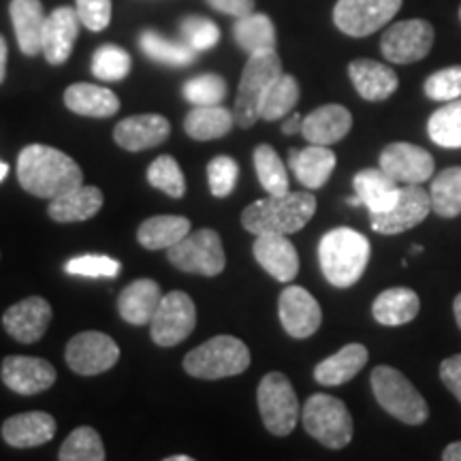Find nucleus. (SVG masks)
I'll return each instance as SVG.
<instances>
[{
  "mask_svg": "<svg viewBox=\"0 0 461 461\" xmlns=\"http://www.w3.org/2000/svg\"><path fill=\"white\" fill-rule=\"evenodd\" d=\"M17 180L26 193L41 199H54L82 186L84 171L60 149L31 143L17 157Z\"/></svg>",
  "mask_w": 461,
  "mask_h": 461,
  "instance_id": "1",
  "label": "nucleus"
},
{
  "mask_svg": "<svg viewBox=\"0 0 461 461\" xmlns=\"http://www.w3.org/2000/svg\"><path fill=\"white\" fill-rule=\"evenodd\" d=\"M314 212L316 197L310 193L269 194V197L255 201L241 212V224L255 235H291L312 221Z\"/></svg>",
  "mask_w": 461,
  "mask_h": 461,
  "instance_id": "2",
  "label": "nucleus"
},
{
  "mask_svg": "<svg viewBox=\"0 0 461 461\" xmlns=\"http://www.w3.org/2000/svg\"><path fill=\"white\" fill-rule=\"evenodd\" d=\"M370 252V241L359 230L348 227L327 230L319 244V261L327 282L338 288L353 286L366 272Z\"/></svg>",
  "mask_w": 461,
  "mask_h": 461,
  "instance_id": "3",
  "label": "nucleus"
},
{
  "mask_svg": "<svg viewBox=\"0 0 461 461\" xmlns=\"http://www.w3.org/2000/svg\"><path fill=\"white\" fill-rule=\"evenodd\" d=\"M250 361V350L240 338L216 336L190 350L184 359V370L193 378L221 380L244 374Z\"/></svg>",
  "mask_w": 461,
  "mask_h": 461,
  "instance_id": "4",
  "label": "nucleus"
},
{
  "mask_svg": "<svg viewBox=\"0 0 461 461\" xmlns=\"http://www.w3.org/2000/svg\"><path fill=\"white\" fill-rule=\"evenodd\" d=\"M372 391L380 406L391 417L408 425H420L429 417L425 397L400 370L391 366H378L372 372Z\"/></svg>",
  "mask_w": 461,
  "mask_h": 461,
  "instance_id": "5",
  "label": "nucleus"
},
{
  "mask_svg": "<svg viewBox=\"0 0 461 461\" xmlns=\"http://www.w3.org/2000/svg\"><path fill=\"white\" fill-rule=\"evenodd\" d=\"M278 75H282V60L274 51H258V54L248 56V62L241 71V79L238 86V99H235L233 118L240 129H252L258 115V105L265 90L274 82Z\"/></svg>",
  "mask_w": 461,
  "mask_h": 461,
  "instance_id": "6",
  "label": "nucleus"
},
{
  "mask_svg": "<svg viewBox=\"0 0 461 461\" xmlns=\"http://www.w3.org/2000/svg\"><path fill=\"white\" fill-rule=\"evenodd\" d=\"M303 428L314 440L327 448H344L353 440V417L342 400L316 393L305 402L302 412Z\"/></svg>",
  "mask_w": 461,
  "mask_h": 461,
  "instance_id": "7",
  "label": "nucleus"
},
{
  "mask_svg": "<svg viewBox=\"0 0 461 461\" xmlns=\"http://www.w3.org/2000/svg\"><path fill=\"white\" fill-rule=\"evenodd\" d=\"M167 258L180 272L216 278L227 267L222 240L216 230L199 229L167 250Z\"/></svg>",
  "mask_w": 461,
  "mask_h": 461,
  "instance_id": "8",
  "label": "nucleus"
},
{
  "mask_svg": "<svg viewBox=\"0 0 461 461\" xmlns=\"http://www.w3.org/2000/svg\"><path fill=\"white\" fill-rule=\"evenodd\" d=\"M258 412L269 434L288 436L299 420V400L291 380L280 372L263 376L257 391Z\"/></svg>",
  "mask_w": 461,
  "mask_h": 461,
  "instance_id": "9",
  "label": "nucleus"
},
{
  "mask_svg": "<svg viewBox=\"0 0 461 461\" xmlns=\"http://www.w3.org/2000/svg\"><path fill=\"white\" fill-rule=\"evenodd\" d=\"M197 327V308L188 293L171 291L160 299L157 312L149 321V336L154 344L171 348L188 339Z\"/></svg>",
  "mask_w": 461,
  "mask_h": 461,
  "instance_id": "10",
  "label": "nucleus"
},
{
  "mask_svg": "<svg viewBox=\"0 0 461 461\" xmlns=\"http://www.w3.org/2000/svg\"><path fill=\"white\" fill-rule=\"evenodd\" d=\"M402 0H338L333 22L348 37H370L393 20Z\"/></svg>",
  "mask_w": 461,
  "mask_h": 461,
  "instance_id": "11",
  "label": "nucleus"
},
{
  "mask_svg": "<svg viewBox=\"0 0 461 461\" xmlns=\"http://www.w3.org/2000/svg\"><path fill=\"white\" fill-rule=\"evenodd\" d=\"M434 26L425 20L397 22L380 39V51L389 62L411 65L423 60L434 45Z\"/></svg>",
  "mask_w": 461,
  "mask_h": 461,
  "instance_id": "12",
  "label": "nucleus"
},
{
  "mask_svg": "<svg viewBox=\"0 0 461 461\" xmlns=\"http://www.w3.org/2000/svg\"><path fill=\"white\" fill-rule=\"evenodd\" d=\"M67 363L79 376H96L118 363L120 346L101 331H84L68 339Z\"/></svg>",
  "mask_w": 461,
  "mask_h": 461,
  "instance_id": "13",
  "label": "nucleus"
},
{
  "mask_svg": "<svg viewBox=\"0 0 461 461\" xmlns=\"http://www.w3.org/2000/svg\"><path fill=\"white\" fill-rule=\"evenodd\" d=\"M429 214V193H425L420 184H406V186H400L393 207L380 214H372V229L380 235H400L403 230L417 227Z\"/></svg>",
  "mask_w": 461,
  "mask_h": 461,
  "instance_id": "14",
  "label": "nucleus"
},
{
  "mask_svg": "<svg viewBox=\"0 0 461 461\" xmlns=\"http://www.w3.org/2000/svg\"><path fill=\"white\" fill-rule=\"evenodd\" d=\"M434 157L425 148L414 143H389L380 152V169L393 177L397 184H423L434 176Z\"/></svg>",
  "mask_w": 461,
  "mask_h": 461,
  "instance_id": "15",
  "label": "nucleus"
},
{
  "mask_svg": "<svg viewBox=\"0 0 461 461\" xmlns=\"http://www.w3.org/2000/svg\"><path fill=\"white\" fill-rule=\"evenodd\" d=\"M278 314L285 331L291 338L305 339L321 330L322 310L316 299L302 286H286L280 293Z\"/></svg>",
  "mask_w": 461,
  "mask_h": 461,
  "instance_id": "16",
  "label": "nucleus"
},
{
  "mask_svg": "<svg viewBox=\"0 0 461 461\" xmlns=\"http://www.w3.org/2000/svg\"><path fill=\"white\" fill-rule=\"evenodd\" d=\"M3 383L17 395H37L54 387L56 367L39 357L9 355L0 367Z\"/></svg>",
  "mask_w": 461,
  "mask_h": 461,
  "instance_id": "17",
  "label": "nucleus"
},
{
  "mask_svg": "<svg viewBox=\"0 0 461 461\" xmlns=\"http://www.w3.org/2000/svg\"><path fill=\"white\" fill-rule=\"evenodd\" d=\"M51 305L43 297H26L7 308L3 314V327L20 344L39 342L51 322Z\"/></svg>",
  "mask_w": 461,
  "mask_h": 461,
  "instance_id": "18",
  "label": "nucleus"
},
{
  "mask_svg": "<svg viewBox=\"0 0 461 461\" xmlns=\"http://www.w3.org/2000/svg\"><path fill=\"white\" fill-rule=\"evenodd\" d=\"M171 124L165 115L158 113H141L124 118L122 122L115 124L113 140L122 149L129 152H141V149L157 148L169 140Z\"/></svg>",
  "mask_w": 461,
  "mask_h": 461,
  "instance_id": "19",
  "label": "nucleus"
},
{
  "mask_svg": "<svg viewBox=\"0 0 461 461\" xmlns=\"http://www.w3.org/2000/svg\"><path fill=\"white\" fill-rule=\"evenodd\" d=\"M79 24L82 20L73 7H58L48 15L43 28V56L50 65L58 67L68 60L79 34Z\"/></svg>",
  "mask_w": 461,
  "mask_h": 461,
  "instance_id": "20",
  "label": "nucleus"
},
{
  "mask_svg": "<svg viewBox=\"0 0 461 461\" xmlns=\"http://www.w3.org/2000/svg\"><path fill=\"white\" fill-rule=\"evenodd\" d=\"M257 263L267 272L272 278L278 282H291L295 280L299 272V257L293 241L286 235L280 233H267V235H257L255 246Z\"/></svg>",
  "mask_w": 461,
  "mask_h": 461,
  "instance_id": "21",
  "label": "nucleus"
},
{
  "mask_svg": "<svg viewBox=\"0 0 461 461\" xmlns=\"http://www.w3.org/2000/svg\"><path fill=\"white\" fill-rule=\"evenodd\" d=\"M56 434V419L50 412L32 411L9 417L3 423V440L14 448H34Z\"/></svg>",
  "mask_w": 461,
  "mask_h": 461,
  "instance_id": "22",
  "label": "nucleus"
},
{
  "mask_svg": "<svg viewBox=\"0 0 461 461\" xmlns=\"http://www.w3.org/2000/svg\"><path fill=\"white\" fill-rule=\"evenodd\" d=\"M353 129V113L344 105H322L308 113L302 122V135L305 141L316 146H331L344 140Z\"/></svg>",
  "mask_w": 461,
  "mask_h": 461,
  "instance_id": "23",
  "label": "nucleus"
},
{
  "mask_svg": "<svg viewBox=\"0 0 461 461\" xmlns=\"http://www.w3.org/2000/svg\"><path fill=\"white\" fill-rule=\"evenodd\" d=\"M9 15L14 22L17 45L24 56L43 54L45 11L41 0H11Z\"/></svg>",
  "mask_w": 461,
  "mask_h": 461,
  "instance_id": "24",
  "label": "nucleus"
},
{
  "mask_svg": "<svg viewBox=\"0 0 461 461\" xmlns=\"http://www.w3.org/2000/svg\"><path fill=\"white\" fill-rule=\"evenodd\" d=\"M350 82L366 101H387L400 86L397 73L383 62L359 58L348 65Z\"/></svg>",
  "mask_w": 461,
  "mask_h": 461,
  "instance_id": "25",
  "label": "nucleus"
},
{
  "mask_svg": "<svg viewBox=\"0 0 461 461\" xmlns=\"http://www.w3.org/2000/svg\"><path fill=\"white\" fill-rule=\"evenodd\" d=\"M103 207V190L96 186H77L65 194L50 199L48 214L54 222H84L95 218Z\"/></svg>",
  "mask_w": 461,
  "mask_h": 461,
  "instance_id": "26",
  "label": "nucleus"
},
{
  "mask_svg": "<svg viewBox=\"0 0 461 461\" xmlns=\"http://www.w3.org/2000/svg\"><path fill=\"white\" fill-rule=\"evenodd\" d=\"M163 293L160 286L149 278H140L131 282L129 286L120 293L118 312L131 325H148L157 312Z\"/></svg>",
  "mask_w": 461,
  "mask_h": 461,
  "instance_id": "27",
  "label": "nucleus"
},
{
  "mask_svg": "<svg viewBox=\"0 0 461 461\" xmlns=\"http://www.w3.org/2000/svg\"><path fill=\"white\" fill-rule=\"evenodd\" d=\"M367 359H370V353H367L366 346L346 344L336 355H331L330 359L321 361L319 366L314 367L316 383L325 384V387H339V384H346L366 367Z\"/></svg>",
  "mask_w": 461,
  "mask_h": 461,
  "instance_id": "28",
  "label": "nucleus"
},
{
  "mask_svg": "<svg viewBox=\"0 0 461 461\" xmlns=\"http://www.w3.org/2000/svg\"><path fill=\"white\" fill-rule=\"evenodd\" d=\"M336 154L327 146H316V143L303 149H293L291 152L293 171H295L297 180L310 190L325 186L333 169H336Z\"/></svg>",
  "mask_w": 461,
  "mask_h": 461,
  "instance_id": "29",
  "label": "nucleus"
},
{
  "mask_svg": "<svg viewBox=\"0 0 461 461\" xmlns=\"http://www.w3.org/2000/svg\"><path fill=\"white\" fill-rule=\"evenodd\" d=\"M420 310V299L412 288L395 286L380 293L372 303V314L380 325L400 327L417 319Z\"/></svg>",
  "mask_w": 461,
  "mask_h": 461,
  "instance_id": "30",
  "label": "nucleus"
},
{
  "mask_svg": "<svg viewBox=\"0 0 461 461\" xmlns=\"http://www.w3.org/2000/svg\"><path fill=\"white\" fill-rule=\"evenodd\" d=\"M68 112L86 118H112L120 109V99L112 90L95 84H73L65 92Z\"/></svg>",
  "mask_w": 461,
  "mask_h": 461,
  "instance_id": "31",
  "label": "nucleus"
},
{
  "mask_svg": "<svg viewBox=\"0 0 461 461\" xmlns=\"http://www.w3.org/2000/svg\"><path fill=\"white\" fill-rule=\"evenodd\" d=\"M355 190L370 214H380L393 207L400 194V184L383 169H363L355 176Z\"/></svg>",
  "mask_w": 461,
  "mask_h": 461,
  "instance_id": "32",
  "label": "nucleus"
},
{
  "mask_svg": "<svg viewBox=\"0 0 461 461\" xmlns=\"http://www.w3.org/2000/svg\"><path fill=\"white\" fill-rule=\"evenodd\" d=\"M190 233V221L184 216H152L137 229V241L148 250H169Z\"/></svg>",
  "mask_w": 461,
  "mask_h": 461,
  "instance_id": "33",
  "label": "nucleus"
},
{
  "mask_svg": "<svg viewBox=\"0 0 461 461\" xmlns=\"http://www.w3.org/2000/svg\"><path fill=\"white\" fill-rule=\"evenodd\" d=\"M233 124V112L227 107H194L193 112H188L186 120H184V131H186L188 137H193L197 141H212L229 135Z\"/></svg>",
  "mask_w": 461,
  "mask_h": 461,
  "instance_id": "34",
  "label": "nucleus"
},
{
  "mask_svg": "<svg viewBox=\"0 0 461 461\" xmlns=\"http://www.w3.org/2000/svg\"><path fill=\"white\" fill-rule=\"evenodd\" d=\"M233 37L248 56L258 54V51L276 50V26L272 17L265 14H255L238 17L233 28Z\"/></svg>",
  "mask_w": 461,
  "mask_h": 461,
  "instance_id": "35",
  "label": "nucleus"
},
{
  "mask_svg": "<svg viewBox=\"0 0 461 461\" xmlns=\"http://www.w3.org/2000/svg\"><path fill=\"white\" fill-rule=\"evenodd\" d=\"M299 95H302V90H299L297 79L293 75H278L269 84V88L265 90L261 105H258V115H261V120H265V122H274V120L285 118V115L295 109Z\"/></svg>",
  "mask_w": 461,
  "mask_h": 461,
  "instance_id": "36",
  "label": "nucleus"
},
{
  "mask_svg": "<svg viewBox=\"0 0 461 461\" xmlns=\"http://www.w3.org/2000/svg\"><path fill=\"white\" fill-rule=\"evenodd\" d=\"M431 212L442 218L461 214V167H448L431 180Z\"/></svg>",
  "mask_w": 461,
  "mask_h": 461,
  "instance_id": "37",
  "label": "nucleus"
},
{
  "mask_svg": "<svg viewBox=\"0 0 461 461\" xmlns=\"http://www.w3.org/2000/svg\"><path fill=\"white\" fill-rule=\"evenodd\" d=\"M140 45L143 54L152 58V60L163 62V65H173V67H186L194 60L197 51H194L186 43H176L171 39L163 37V34L146 31L141 32Z\"/></svg>",
  "mask_w": 461,
  "mask_h": 461,
  "instance_id": "38",
  "label": "nucleus"
},
{
  "mask_svg": "<svg viewBox=\"0 0 461 461\" xmlns=\"http://www.w3.org/2000/svg\"><path fill=\"white\" fill-rule=\"evenodd\" d=\"M255 169L261 186L267 190V194H286L288 193V173L286 167L278 157V152L267 143L255 148Z\"/></svg>",
  "mask_w": 461,
  "mask_h": 461,
  "instance_id": "39",
  "label": "nucleus"
},
{
  "mask_svg": "<svg viewBox=\"0 0 461 461\" xmlns=\"http://www.w3.org/2000/svg\"><path fill=\"white\" fill-rule=\"evenodd\" d=\"M429 140L442 148H461V99L448 101L431 113L428 122Z\"/></svg>",
  "mask_w": 461,
  "mask_h": 461,
  "instance_id": "40",
  "label": "nucleus"
},
{
  "mask_svg": "<svg viewBox=\"0 0 461 461\" xmlns=\"http://www.w3.org/2000/svg\"><path fill=\"white\" fill-rule=\"evenodd\" d=\"M105 457V447H103L99 431L92 428L73 429L58 453L60 461H103Z\"/></svg>",
  "mask_w": 461,
  "mask_h": 461,
  "instance_id": "41",
  "label": "nucleus"
},
{
  "mask_svg": "<svg viewBox=\"0 0 461 461\" xmlns=\"http://www.w3.org/2000/svg\"><path fill=\"white\" fill-rule=\"evenodd\" d=\"M182 95L188 103H193L194 107H210V105H221L227 96V82L221 75L205 73L197 75V77L188 79L182 86Z\"/></svg>",
  "mask_w": 461,
  "mask_h": 461,
  "instance_id": "42",
  "label": "nucleus"
},
{
  "mask_svg": "<svg viewBox=\"0 0 461 461\" xmlns=\"http://www.w3.org/2000/svg\"><path fill=\"white\" fill-rule=\"evenodd\" d=\"M129 51L118 45H101L92 56V73L103 82H120L131 73Z\"/></svg>",
  "mask_w": 461,
  "mask_h": 461,
  "instance_id": "43",
  "label": "nucleus"
},
{
  "mask_svg": "<svg viewBox=\"0 0 461 461\" xmlns=\"http://www.w3.org/2000/svg\"><path fill=\"white\" fill-rule=\"evenodd\" d=\"M148 182L152 184L154 188L163 190L165 194H169L173 199H180L186 194V180H184V173L177 165V160L169 157V154H163L149 165L148 169Z\"/></svg>",
  "mask_w": 461,
  "mask_h": 461,
  "instance_id": "44",
  "label": "nucleus"
},
{
  "mask_svg": "<svg viewBox=\"0 0 461 461\" xmlns=\"http://www.w3.org/2000/svg\"><path fill=\"white\" fill-rule=\"evenodd\" d=\"M180 32L184 43L190 45L194 51L212 50L218 41H221V28H218L212 20H207V17H184L180 24Z\"/></svg>",
  "mask_w": 461,
  "mask_h": 461,
  "instance_id": "45",
  "label": "nucleus"
},
{
  "mask_svg": "<svg viewBox=\"0 0 461 461\" xmlns=\"http://www.w3.org/2000/svg\"><path fill=\"white\" fill-rule=\"evenodd\" d=\"M425 96L431 101L448 103L461 99V67H448L431 73L423 84Z\"/></svg>",
  "mask_w": 461,
  "mask_h": 461,
  "instance_id": "46",
  "label": "nucleus"
},
{
  "mask_svg": "<svg viewBox=\"0 0 461 461\" xmlns=\"http://www.w3.org/2000/svg\"><path fill=\"white\" fill-rule=\"evenodd\" d=\"M238 160L230 157H216L207 165V182H210V190L214 197H229L238 186Z\"/></svg>",
  "mask_w": 461,
  "mask_h": 461,
  "instance_id": "47",
  "label": "nucleus"
},
{
  "mask_svg": "<svg viewBox=\"0 0 461 461\" xmlns=\"http://www.w3.org/2000/svg\"><path fill=\"white\" fill-rule=\"evenodd\" d=\"M65 272L84 278H115L120 274V263L112 257L84 255L75 257L65 265Z\"/></svg>",
  "mask_w": 461,
  "mask_h": 461,
  "instance_id": "48",
  "label": "nucleus"
},
{
  "mask_svg": "<svg viewBox=\"0 0 461 461\" xmlns=\"http://www.w3.org/2000/svg\"><path fill=\"white\" fill-rule=\"evenodd\" d=\"M82 24L92 32L105 31L112 22V0H75Z\"/></svg>",
  "mask_w": 461,
  "mask_h": 461,
  "instance_id": "49",
  "label": "nucleus"
},
{
  "mask_svg": "<svg viewBox=\"0 0 461 461\" xmlns=\"http://www.w3.org/2000/svg\"><path fill=\"white\" fill-rule=\"evenodd\" d=\"M440 378L447 389L461 402V355H453L440 363Z\"/></svg>",
  "mask_w": 461,
  "mask_h": 461,
  "instance_id": "50",
  "label": "nucleus"
},
{
  "mask_svg": "<svg viewBox=\"0 0 461 461\" xmlns=\"http://www.w3.org/2000/svg\"><path fill=\"white\" fill-rule=\"evenodd\" d=\"M207 3L212 9L233 17L250 15L255 11V0H207Z\"/></svg>",
  "mask_w": 461,
  "mask_h": 461,
  "instance_id": "51",
  "label": "nucleus"
},
{
  "mask_svg": "<svg viewBox=\"0 0 461 461\" xmlns=\"http://www.w3.org/2000/svg\"><path fill=\"white\" fill-rule=\"evenodd\" d=\"M7 54H9L7 39L0 34V84H3L5 77H7Z\"/></svg>",
  "mask_w": 461,
  "mask_h": 461,
  "instance_id": "52",
  "label": "nucleus"
},
{
  "mask_svg": "<svg viewBox=\"0 0 461 461\" xmlns=\"http://www.w3.org/2000/svg\"><path fill=\"white\" fill-rule=\"evenodd\" d=\"M302 115H291V120H286L285 126H282V132H285V135H295V132L302 131Z\"/></svg>",
  "mask_w": 461,
  "mask_h": 461,
  "instance_id": "53",
  "label": "nucleus"
},
{
  "mask_svg": "<svg viewBox=\"0 0 461 461\" xmlns=\"http://www.w3.org/2000/svg\"><path fill=\"white\" fill-rule=\"evenodd\" d=\"M442 459H445V461H461V442H453V445H448L445 448V453H442Z\"/></svg>",
  "mask_w": 461,
  "mask_h": 461,
  "instance_id": "54",
  "label": "nucleus"
},
{
  "mask_svg": "<svg viewBox=\"0 0 461 461\" xmlns=\"http://www.w3.org/2000/svg\"><path fill=\"white\" fill-rule=\"evenodd\" d=\"M453 310H455V321H457V325H459V330H461V293H459L457 297H455Z\"/></svg>",
  "mask_w": 461,
  "mask_h": 461,
  "instance_id": "55",
  "label": "nucleus"
},
{
  "mask_svg": "<svg viewBox=\"0 0 461 461\" xmlns=\"http://www.w3.org/2000/svg\"><path fill=\"white\" fill-rule=\"evenodd\" d=\"M7 173H9L7 163H3V160H0V182H3L5 177H7Z\"/></svg>",
  "mask_w": 461,
  "mask_h": 461,
  "instance_id": "56",
  "label": "nucleus"
},
{
  "mask_svg": "<svg viewBox=\"0 0 461 461\" xmlns=\"http://www.w3.org/2000/svg\"><path fill=\"white\" fill-rule=\"evenodd\" d=\"M193 457H188V455H176V457H167V461H190Z\"/></svg>",
  "mask_w": 461,
  "mask_h": 461,
  "instance_id": "57",
  "label": "nucleus"
},
{
  "mask_svg": "<svg viewBox=\"0 0 461 461\" xmlns=\"http://www.w3.org/2000/svg\"><path fill=\"white\" fill-rule=\"evenodd\" d=\"M459 15H461V11H459Z\"/></svg>",
  "mask_w": 461,
  "mask_h": 461,
  "instance_id": "58",
  "label": "nucleus"
}]
</instances>
